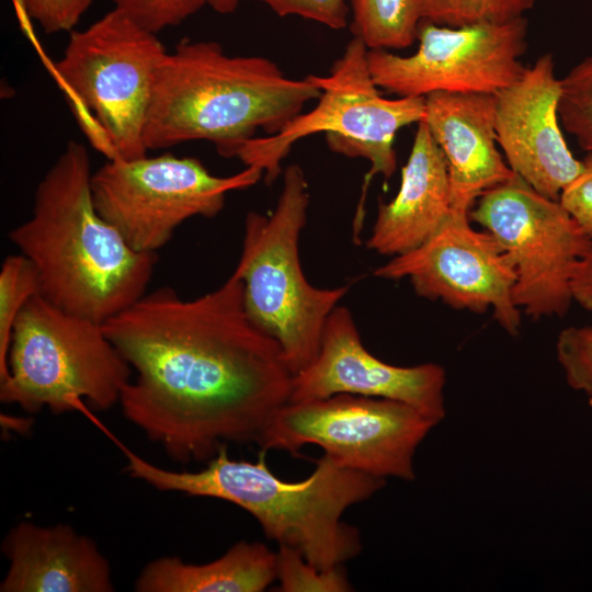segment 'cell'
I'll return each instance as SVG.
<instances>
[{"label":"cell","mask_w":592,"mask_h":592,"mask_svg":"<svg viewBox=\"0 0 592 592\" xmlns=\"http://www.w3.org/2000/svg\"><path fill=\"white\" fill-rule=\"evenodd\" d=\"M102 327L135 374L119 398L124 417L174 462L258 443L289 401L293 374L280 344L249 319L234 272L191 300L159 287Z\"/></svg>","instance_id":"1"},{"label":"cell","mask_w":592,"mask_h":592,"mask_svg":"<svg viewBox=\"0 0 592 592\" xmlns=\"http://www.w3.org/2000/svg\"><path fill=\"white\" fill-rule=\"evenodd\" d=\"M91 177L86 146L69 141L37 184L32 216L8 237L34 264L44 298L103 325L146 294L158 255L133 249L99 214Z\"/></svg>","instance_id":"2"},{"label":"cell","mask_w":592,"mask_h":592,"mask_svg":"<svg viewBox=\"0 0 592 592\" xmlns=\"http://www.w3.org/2000/svg\"><path fill=\"white\" fill-rule=\"evenodd\" d=\"M116 445L129 477L159 491L230 502L251 514L267 538L298 549L319 569L360 554V532L342 515L386 485L385 478L342 467L326 454L307 478L285 481L270 470L262 449L255 462H248L230 458L223 445L204 468L175 471L149 463L118 441Z\"/></svg>","instance_id":"3"},{"label":"cell","mask_w":592,"mask_h":592,"mask_svg":"<svg viewBox=\"0 0 592 592\" xmlns=\"http://www.w3.org/2000/svg\"><path fill=\"white\" fill-rule=\"evenodd\" d=\"M320 93L308 76L288 78L266 57L234 56L217 42L185 38L159 67L145 145L149 151L208 140L234 157L259 128L278 133Z\"/></svg>","instance_id":"4"},{"label":"cell","mask_w":592,"mask_h":592,"mask_svg":"<svg viewBox=\"0 0 592 592\" xmlns=\"http://www.w3.org/2000/svg\"><path fill=\"white\" fill-rule=\"evenodd\" d=\"M167 53L157 34L116 8L70 32L54 69L82 130L107 160L147 156L145 127Z\"/></svg>","instance_id":"5"},{"label":"cell","mask_w":592,"mask_h":592,"mask_svg":"<svg viewBox=\"0 0 592 592\" xmlns=\"http://www.w3.org/2000/svg\"><path fill=\"white\" fill-rule=\"evenodd\" d=\"M308 205L305 173L298 164H289L272 215H247L234 270L243 283L249 319L280 344L293 375L317 357L327 319L350 288H319L304 275L298 242Z\"/></svg>","instance_id":"6"},{"label":"cell","mask_w":592,"mask_h":592,"mask_svg":"<svg viewBox=\"0 0 592 592\" xmlns=\"http://www.w3.org/2000/svg\"><path fill=\"white\" fill-rule=\"evenodd\" d=\"M133 369L102 325L69 314L39 293L18 316L11 335L8 376L0 401L35 414L96 410L119 402Z\"/></svg>","instance_id":"7"},{"label":"cell","mask_w":592,"mask_h":592,"mask_svg":"<svg viewBox=\"0 0 592 592\" xmlns=\"http://www.w3.org/2000/svg\"><path fill=\"white\" fill-rule=\"evenodd\" d=\"M367 52L366 45L353 36L328 76H308L321 91L317 105L301 112L276 134L246 140L234 157L246 167L260 169L266 184H271L281 173V162L292 146L322 132L333 152L371 162L366 183L377 174L390 178L397 168L396 134L423 119L425 100L384 98L372 78Z\"/></svg>","instance_id":"8"},{"label":"cell","mask_w":592,"mask_h":592,"mask_svg":"<svg viewBox=\"0 0 592 592\" xmlns=\"http://www.w3.org/2000/svg\"><path fill=\"white\" fill-rule=\"evenodd\" d=\"M436 425L405 402L337 394L288 401L267 422L257 444L265 452L278 449L295 455L312 444L342 467L412 481L415 451Z\"/></svg>","instance_id":"9"},{"label":"cell","mask_w":592,"mask_h":592,"mask_svg":"<svg viewBox=\"0 0 592 592\" xmlns=\"http://www.w3.org/2000/svg\"><path fill=\"white\" fill-rule=\"evenodd\" d=\"M254 167L218 177L197 158L164 153L133 160H107L92 173L91 192L99 214L136 251L164 247L185 220L215 217L226 195L255 184Z\"/></svg>","instance_id":"10"},{"label":"cell","mask_w":592,"mask_h":592,"mask_svg":"<svg viewBox=\"0 0 592 592\" xmlns=\"http://www.w3.org/2000/svg\"><path fill=\"white\" fill-rule=\"evenodd\" d=\"M469 219L492 234L511 258L514 301L528 317H561L572 297V280L592 240L559 200L549 198L522 178L486 191Z\"/></svg>","instance_id":"11"},{"label":"cell","mask_w":592,"mask_h":592,"mask_svg":"<svg viewBox=\"0 0 592 592\" xmlns=\"http://www.w3.org/2000/svg\"><path fill=\"white\" fill-rule=\"evenodd\" d=\"M524 16L501 23L460 27L421 20L418 49L400 56L388 49H368L375 84L399 96L433 92L491 93L514 83L524 70L527 46Z\"/></svg>","instance_id":"12"},{"label":"cell","mask_w":592,"mask_h":592,"mask_svg":"<svg viewBox=\"0 0 592 592\" xmlns=\"http://www.w3.org/2000/svg\"><path fill=\"white\" fill-rule=\"evenodd\" d=\"M374 275L408 278L419 296L456 309L483 314L491 308L509 334L519 333L521 309L514 301L513 262L492 234L470 226L468 214L451 210L428 240L392 257Z\"/></svg>","instance_id":"13"},{"label":"cell","mask_w":592,"mask_h":592,"mask_svg":"<svg viewBox=\"0 0 592 592\" xmlns=\"http://www.w3.org/2000/svg\"><path fill=\"white\" fill-rule=\"evenodd\" d=\"M443 366L424 363L396 366L363 345L351 311L337 306L323 328L317 357L293 375L289 401H307L337 394L405 402L437 424L446 415Z\"/></svg>","instance_id":"14"},{"label":"cell","mask_w":592,"mask_h":592,"mask_svg":"<svg viewBox=\"0 0 592 592\" xmlns=\"http://www.w3.org/2000/svg\"><path fill=\"white\" fill-rule=\"evenodd\" d=\"M560 79L551 54L539 56L520 78L496 93L498 145L511 170L540 194L559 200L581 172L558 115Z\"/></svg>","instance_id":"15"},{"label":"cell","mask_w":592,"mask_h":592,"mask_svg":"<svg viewBox=\"0 0 592 592\" xmlns=\"http://www.w3.org/2000/svg\"><path fill=\"white\" fill-rule=\"evenodd\" d=\"M424 100L422 122L445 157L452 210L469 215L486 191L515 174L498 148L496 94L433 92Z\"/></svg>","instance_id":"16"},{"label":"cell","mask_w":592,"mask_h":592,"mask_svg":"<svg viewBox=\"0 0 592 592\" xmlns=\"http://www.w3.org/2000/svg\"><path fill=\"white\" fill-rule=\"evenodd\" d=\"M9 561L1 592H112L109 559L71 525L21 521L1 544Z\"/></svg>","instance_id":"17"},{"label":"cell","mask_w":592,"mask_h":592,"mask_svg":"<svg viewBox=\"0 0 592 592\" xmlns=\"http://www.w3.org/2000/svg\"><path fill=\"white\" fill-rule=\"evenodd\" d=\"M451 210L447 163L421 121L401 169L399 190L390 202L379 205L366 247L384 255L409 252L428 240Z\"/></svg>","instance_id":"18"},{"label":"cell","mask_w":592,"mask_h":592,"mask_svg":"<svg viewBox=\"0 0 592 592\" xmlns=\"http://www.w3.org/2000/svg\"><path fill=\"white\" fill-rule=\"evenodd\" d=\"M276 580V553L241 540L219 558L190 563L175 556L149 561L137 576V592H262Z\"/></svg>","instance_id":"19"},{"label":"cell","mask_w":592,"mask_h":592,"mask_svg":"<svg viewBox=\"0 0 592 592\" xmlns=\"http://www.w3.org/2000/svg\"><path fill=\"white\" fill-rule=\"evenodd\" d=\"M351 31L368 49H401L418 36L421 15L417 0H349Z\"/></svg>","instance_id":"20"},{"label":"cell","mask_w":592,"mask_h":592,"mask_svg":"<svg viewBox=\"0 0 592 592\" xmlns=\"http://www.w3.org/2000/svg\"><path fill=\"white\" fill-rule=\"evenodd\" d=\"M39 293L34 264L22 253L7 257L0 269V382L8 376L12 330L31 297Z\"/></svg>","instance_id":"21"},{"label":"cell","mask_w":592,"mask_h":592,"mask_svg":"<svg viewBox=\"0 0 592 592\" xmlns=\"http://www.w3.org/2000/svg\"><path fill=\"white\" fill-rule=\"evenodd\" d=\"M421 20L437 25L460 27L501 23L519 19L537 0H417Z\"/></svg>","instance_id":"22"},{"label":"cell","mask_w":592,"mask_h":592,"mask_svg":"<svg viewBox=\"0 0 592 592\" xmlns=\"http://www.w3.org/2000/svg\"><path fill=\"white\" fill-rule=\"evenodd\" d=\"M558 115L562 127L579 146L592 153V56L560 79Z\"/></svg>","instance_id":"23"},{"label":"cell","mask_w":592,"mask_h":592,"mask_svg":"<svg viewBox=\"0 0 592 592\" xmlns=\"http://www.w3.org/2000/svg\"><path fill=\"white\" fill-rule=\"evenodd\" d=\"M276 580L280 592H348L353 587L343 566L319 569L296 548L278 545Z\"/></svg>","instance_id":"24"},{"label":"cell","mask_w":592,"mask_h":592,"mask_svg":"<svg viewBox=\"0 0 592 592\" xmlns=\"http://www.w3.org/2000/svg\"><path fill=\"white\" fill-rule=\"evenodd\" d=\"M556 355L568 386L592 397V327L562 329L557 338Z\"/></svg>","instance_id":"25"},{"label":"cell","mask_w":592,"mask_h":592,"mask_svg":"<svg viewBox=\"0 0 592 592\" xmlns=\"http://www.w3.org/2000/svg\"><path fill=\"white\" fill-rule=\"evenodd\" d=\"M114 8L124 12L139 26L157 34L181 24L208 5L209 0H111Z\"/></svg>","instance_id":"26"},{"label":"cell","mask_w":592,"mask_h":592,"mask_svg":"<svg viewBox=\"0 0 592 592\" xmlns=\"http://www.w3.org/2000/svg\"><path fill=\"white\" fill-rule=\"evenodd\" d=\"M240 2L243 0H239ZM267 5L278 16H300L332 30L348 24L349 8L345 0H252Z\"/></svg>","instance_id":"27"},{"label":"cell","mask_w":592,"mask_h":592,"mask_svg":"<svg viewBox=\"0 0 592 592\" xmlns=\"http://www.w3.org/2000/svg\"><path fill=\"white\" fill-rule=\"evenodd\" d=\"M93 0H21L27 14L47 34L71 32Z\"/></svg>","instance_id":"28"},{"label":"cell","mask_w":592,"mask_h":592,"mask_svg":"<svg viewBox=\"0 0 592 592\" xmlns=\"http://www.w3.org/2000/svg\"><path fill=\"white\" fill-rule=\"evenodd\" d=\"M581 172L562 190L559 202L592 240V153L582 160Z\"/></svg>","instance_id":"29"},{"label":"cell","mask_w":592,"mask_h":592,"mask_svg":"<svg viewBox=\"0 0 592 592\" xmlns=\"http://www.w3.org/2000/svg\"><path fill=\"white\" fill-rule=\"evenodd\" d=\"M572 297L592 314V246L580 261L572 280Z\"/></svg>","instance_id":"30"},{"label":"cell","mask_w":592,"mask_h":592,"mask_svg":"<svg viewBox=\"0 0 592 592\" xmlns=\"http://www.w3.org/2000/svg\"><path fill=\"white\" fill-rule=\"evenodd\" d=\"M239 0H209L208 5L220 14H228L236 11Z\"/></svg>","instance_id":"31"},{"label":"cell","mask_w":592,"mask_h":592,"mask_svg":"<svg viewBox=\"0 0 592 592\" xmlns=\"http://www.w3.org/2000/svg\"><path fill=\"white\" fill-rule=\"evenodd\" d=\"M589 406L592 408V397L589 398Z\"/></svg>","instance_id":"32"}]
</instances>
